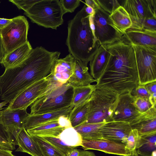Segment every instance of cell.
Listing matches in <instances>:
<instances>
[{
  "label": "cell",
  "mask_w": 156,
  "mask_h": 156,
  "mask_svg": "<svg viewBox=\"0 0 156 156\" xmlns=\"http://www.w3.org/2000/svg\"><path fill=\"white\" fill-rule=\"evenodd\" d=\"M33 49L28 41L24 44L6 54L2 64L5 69L15 67L22 63Z\"/></svg>",
  "instance_id": "25"
},
{
  "label": "cell",
  "mask_w": 156,
  "mask_h": 156,
  "mask_svg": "<svg viewBox=\"0 0 156 156\" xmlns=\"http://www.w3.org/2000/svg\"><path fill=\"white\" fill-rule=\"evenodd\" d=\"M12 152V150L0 148V156H15Z\"/></svg>",
  "instance_id": "46"
},
{
  "label": "cell",
  "mask_w": 156,
  "mask_h": 156,
  "mask_svg": "<svg viewBox=\"0 0 156 156\" xmlns=\"http://www.w3.org/2000/svg\"><path fill=\"white\" fill-rule=\"evenodd\" d=\"M121 6L131 17L156 18V0H126Z\"/></svg>",
  "instance_id": "13"
},
{
  "label": "cell",
  "mask_w": 156,
  "mask_h": 156,
  "mask_svg": "<svg viewBox=\"0 0 156 156\" xmlns=\"http://www.w3.org/2000/svg\"><path fill=\"white\" fill-rule=\"evenodd\" d=\"M8 103V102H7L6 101H4L0 103V110L2 109V107L4 106H5Z\"/></svg>",
  "instance_id": "51"
},
{
  "label": "cell",
  "mask_w": 156,
  "mask_h": 156,
  "mask_svg": "<svg viewBox=\"0 0 156 156\" xmlns=\"http://www.w3.org/2000/svg\"><path fill=\"white\" fill-rule=\"evenodd\" d=\"M87 66L75 59V66L73 74L67 83L73 88L87 86L96 82L88 72Z\"/></svg>",
  "instance_id": "21"
},
{
  "label": "cell",
  "mask_w": 156,
  "mask_h": 156,
  "mask_svg": "<svg viewBox=\"0 0 156 156\" xmlns=\"http://www.w3.org/2000/svg\"><path fill=\"white\" fill-rule=\"evenodd\" d=\"M30 115L27 112V110H12L6 107L2 111L0 116V124L3 126L15 141V137L17 133L23 127L25 121Z\"/></svg>",
  "instance_id": "12"
},
{
  "label": "cell",
  "mask_w": 156,
  "mask_h": 156,
  "mask_svg": "<svg viewBox=\"0 0 156 156\" xmlns=\"http://www.w3.org/2000/svg\"><path fill=\"white\" fill-rule=\"evenodd\" d=\"M6 55L5 50L0 36V64H2Z\"/></svg>",
  "instance_id": "44"
},
{
  "label": "cell",
  "mask_w": 156,
  "mask_h": 156,
  "mask_svg": "<svg viewBox=\"0 0 156 156\" xmlns=\"http://www.w3.org/2000/svg\"><path fill=\"white\" fill-rule=\"evenodd\" d=\"M132 129L128 122L112 121L105 123L101 128L100 132L104 139L126 144L128 136Z\"/></svg>",
  "instance_id": "14"
},
{
  "label": "cell",
  "mask_w": 156,
  "mask_h": 156,
  "mask_svg": "<svg viewBox=\"0 0 156 156\" xmlns=\"http://www.w3.org/2000/svg\"><path fill=\"white\" fill-rule=\"evenodd\" d=\"M121 39L131 45L156 47V31L129 28Z\"/></svg>",
  "instance_id": "16"
},
{
  "label": "cell",
  "mask_w": 156,
  "mask_h": 156,
  "mask_svg": "<svg viewBox=\"0 0 156 156\" xmlns=\"http://www.w3.org/2000/svg\"><path fill=\"white\" fill-rule=\"evenodd\" d=\"M119 95L111 91L95 89L89 100L88 112L84 123H105L112 121Z\"/></svg>",
  "instance_id": "5"
},
{
  "label": "cell",
  "mask_w": 156,
  "mask_h": 156,
  "mask_svg": "<svg viewBox=\"0 0 156 156\" xmlns=\"http://www.w3.org/2000/svg\"><path fill=\"white\" fill-rule=\"evenodd\" d=\"M73 108L71 105L55 111L37 115H30L25 121L23 127L27 130L39 124L57 119L61 116H67Z\"/></svg>",
  "instance_id": "20"
},
{
  "label": "cell",
  "mask_w": 156,
  "mask_h": 156,
  "mask_svg": "<svg viewBox=\"0 0 156 156\" xmlns=\"http://www.w3.org/2000/svg\"><path fill=\"white\" fill-rule=\"evenodd\" d=\"M108 19L110 25L121 37L132 24L129 14L121 5L109 15Z\"/></svg>",
  "instance_id": "22"
},
{
  "label": "cell",
  "mask_w": 156,
  "mask_h": 156,
  "mask_svg": "<svg viewBox=\"0 0 156 156\" xmlns=\"http://www.w3.org/2000/svg\"><path fill=\"white\" fill-rule=\"evenodd\" d=\"M89 100L74 107L68 115L71 125L74 128L85 122L88 112Z\"/></svg>",
  "instance_id": "28"
},
{
  "label": "cell",
  "mask_w": 156,
  "mask_h": 156,
  "mask_svg": "<svg viewBox=\"0 0 156 156\" xmlns=\"http://www.w3.org/2000/svg\"><path fill=\"white\" fill-rule=\"evenodd\" d=\"M134 98L131 92L119 95L118 102L112 116L113 121L131 123L140 113L134 103Z\"/></svg>",
  "instance_id": "11"
},
{
  "label": "cell",
  "mask_w": 156,
  "mask_h": 156,
  "mask_svg": "<svg viewBox=\"0 0 156 156\" xmlns=\"http://www.w3.org/2000/svg\"><path fill=\"white\" fill-rule=\"evenodd\" d=\"M137 156H139V155H138Z\"/></svg>",
  "instance_id": "52"
},
{
  "label": "cell",
  "mask_w": 156,
  "mask_h": 156,
  "mask_svg": "<svg viewBox=\"0 0 156 156\" xmlns=\"http://www.w3.org/2000/svg\"><path fill=\"white\" fill-rule=\"evenodd\" d=\"M15 140L16 145L18 146L16 151L26 153L32 156H43L37 143L24 127L17 133Z\"/></svg>",
  "instance_id": "19"
},
{
  "label": "cell",
  "mask_w": 156,
  "mask_h": 156,
  "mask_svg": "<svg viewBox=\"0 0 156 156\" xmlns=\"http://www.w3.org/2000/svg\"><path fill=\"white\" fill-rule=\"evenodd\" d=\"M2 111H0V116ZM0 135L6 140L9 141L15 146L16 145L15 141L12 137L6 131L3 125L0 124Z\"/></svg>",
  "instance_id": "41"
},
{
  "label": "cell",
  "mask_w": 156,
  "mask_h": 156,
  "mask_svg": "<svg viewBox=\"0 0 156 156\" xmlns=\"http://www.w3.org/2000/svg\"><path fill=\"white\" fill-rule=\"evenodd\" d=\"M43 137L63 153L65 156H68L72 149L74 148L67 145L57 137Z\"/></svg>",
  "instance_id": "34"
},
{
  "label": "cell",
  "mask_w": 156,
  "mask_h": 156,
  "mask_svg": "<svg viewBox=\"0 0 156 156\" xmlns=\"http://www.w3.org/2000/svg\"><path fill=\"white\" fill-rule=\"evenodd\" d=\"M60 54L58 51L37 47L20 64L5 69L0 76L1 100L10 103L23 90L46 77Z\"/></svg>",
  "instance_id": "1"
},
{
  "label": "cell",
  "mask_w": 156,
  "mask_h": 156,
  "mask_svg": "<svg viewBox=\"0 0 156 156\" xmlns=\"http://www.w3.org/2000/svg\"><path fill=\"white\" fill-rule=\"evenodd\" d=\"M134 98L135 106L140 113L147 112L154 106L153 105L148 99L136 97H134Z\"/></svg>",
  "instance_id": "36"
},
{
  "label": "cell",
  "mask_w": 156,
  "mask_h": 156,
  "mask_svg": "<svg viewBox=\"0 0 156 156\" xmlns=\"http://www.w3.org/2000/svg\"><path fill=\"white\" fill-rule=\"evenodd\" d=\"M134 52L139 84L156 81V47L131 45Z\"/></svg>",
  "instance_id": "8"
},
{
  "label": "cell",
  "mask_w": 156,
  "mask_h": 156,
  "mask_svg": "<svg viewBox=\"0 0 156 156\" xmlns=\"http://www.w3.org/2000/svg\"><path fill=\"white\" fill-rule=\"evenodd\" d=\"M58 120L60 125L65 128L72 127L67 116H61L58 118Z\"/></svg>",
  "instance_id": "43"
},
{
  "label": "cell",
  "mask_w": 156,
  "mask_h": 156,
  "mask_svg": "<svg viewBox=\"0 0 156 156\" xmlns=\"http://www.w3.org/2000/svg\"><path fill=\"white\" fill-rule=\"evenodd\" d=\"M59 2L66 13L68 12L72 13L80 5L81 1L61 0Z\"/></svg>",
  "instance_id": "37"
},
{
  "label": "cell",
  "mask_w": 156,
  "mask_h": 156,
  "mask_svg": "<svg viewBox=\"0 0 156 156\" xmlns=\"http://www.w3.org/2000/svg\"><path fill=\"white\" fill-rule=\"evenodd\" d=\"M45 92L31 105L30 115L55 111L71 105L73 88L66 83L61 84L52 77Z\"/></svg>",
  "instance_id": "4"
},
{
  "label": "cell",
  "mask_w": 156,
  "mask_h": 156,
  "mask_svg": "<svg viewBox=\"0 0 156 156\" xmlns=\"http://www.w3.org/2000/svg\"><path fill=\"white\" fill-rule=\"evenodd\" d=\"M145 86L150 95V102L153 105L156 106V81L149 83Z\"/></svg>",
  "instance_id": "40"
},
{
  "label": "cell",
  "mask_w": 156,
  "mask_h": 156,
  "mask_svg": "<svg viewBox=\"0 0 156 156\" xmlns=\"http://www.w3.org/2000/svg\"><path fill=\"white\" fill-rule=\"evenodd\" d=\"M131 28L156 31V18H136L130 17Z\"/></svg>",
  "instance_id": "32"
},
{
  "label": "cell",
  "mask_w": 156,
  "mask_h": 156,
  "mask_svg": "<svg viewBox=\"0 0 156 156\" xmlns=\"http://www.w3.org/2000/svg\"><path fill=\"white\" fill-rule=\"evenodd\" d=\"M110 53L104 45H100L90 61V75L96 81L100 77L107 62Z\"/></svg>",
  "instance_id": "23"
},
{
  "label": "cell",
  "mask_w": 156,
  "mask_h": 156,
  "mask_svg": "<svg viewBox=\"0 0 156 156\" xmlns=\"http://www.w3.org/2000/svg\"><path fill=\"white\" fill-rule=\"evenodd\" d=\"M96 1L100 8L109 15L121 5L116 0H96Z\"/></svg>",
  "instance_id": "35"
},
{
  "label": "cell",
  "mask_w": 156,
  "mask_h": 156,
  "mask_svg": "<svg viewBox=\"0 0 156 156\" xmlns=\"http://www.w3.org/2000/svg\"><path fill=\"white\" fill-rule=\"evenodd\" d=\"M156 106L140 113L130 124L136 129L140 136L156 132Z\"/></svg>",
  "instance_id": "17"
},
{
  "label": "cell",
  "mask_w": 156,
  "mask_h": 156,
  "mask_svg": "<svg viewBox=\"0 0 156 156\" xmlns=\"http://www.w3.org/2000/svg\"><path fill=\"white\" fill-rule=\"evenodd\" d=\"M29 28L28 22L24 16L12 19L0 30V36L6 54L26 43Z\"/></svg>",
  "instance_id": "7"
},
{
  "label": "cell",
  "mask_w": 156,
  "mask_h": 156,
  "mask_svg": "<svg viewBox=\"0 0 156 156\" xmlns=\"http://www.w3.org/2000/svg\"><path fill=\"white\" fill-rule=\"evenodd\" d=\"M57 137L65 144L70 147L75 148L81 146L82 138L73 127L65 128Z\"/></svg>",
  "instance_id": "30"
},
{
  "label": "cell",
  "mask_w": 156,
  "mask_h": 156,
  "mask_svg": "<svg viewBox=\"0 0 156 156\" xmlns=\"http://www.w3.org/2000/svg\"><path fill=\"white\" fill-rule=\"evenodd\" d=\"M126 144L107 140H83L81 146L84 150H94L106 153L123 156H129L125 149Z\"/></svg>",
  "instance_id": "15"
},
{
  "label": "cell",
  "mask_w": 156,
  "mask_h": 156,
  "mask_svg": "<svg viewBox=\"0 0 156 156\" xmlns=\"http://www.w3.org/2000/svg\"><path fill=\"white\" fill-rule=\"evenodd\" d=\"M0 148L13 150L15 146L0 135Z\"/></svg>",
  "instance_id": "42"
},
{
  "label": "cell",
  "mask_w": 156,
  "mask_h": 156,
  "mask_svg": "<svg viewBox=\"0 0 156 156\" xmlns=\"http://www.w3.org/2000/svg\"><path fill=\"white\" fill-rule=\"evenodd\" d=\"M109 14L100 8L95 10L93 16L94 35L101 45L112 43L121 39V37L110 24Z\"/></svg>",
  "instance_id": "10"
},
{
  "label": "cell",
  "mask_w": 156,
  "mask_h": 156,
  "mask_svg": "<svg viewBox=\"0 0 156 156\" xmlns=\"http://www.w3.org/2000/svg\"><path fill=\"white\" fill-rule=\"evenodd\" d=\"M39 0H24L9 1L13 4L16 5L17 8L23 10L24 12L27 11L35 3Z\"/></svg>",
  "instance_id": "38"
},
{
  "label": "cell",
  "mask_w": 156,
  "mask_h": 156,
  "mask_svg": "<svg viewBox=\"0 0 156 156\" xmlns=\"http://www.w3.org/2000/svg\"><path fill=\"white\" fill-rule=\"evenodd\" d=\"M80 150L73 148L71 151L68 156H79Z\"/></svg>",
  "instance_id": "50"
},
{
  "label": "cell",
  "mask_w": 156,
  "mask_h": 156,
  "mask_svg": "<svg viewBox=\"0 0 156 156\" xmlns=\"http://www.w3.org/2000/svg\"><path fill=\"white\" fill-rule=\"evenodd\" d=\"M136 151L140 156H156V132L140 136Z\"/></svg>",
  "instance_id": "26"
},
{
  "label": "cell",
  "mask_w": 156,
  "mask_h": 156,
  "mask_svg": "<svg viewBox=\"0 0 156 156\" xmlns=\"http://www.w3.org/2000/svg\"><path fill=\"white\" fill-rule=\"evenodd\" d=\"M12 20L11 19H7L0 18V30L6 25L9 23Z\"/></svg>",
  "instance_id": "47"
},
{
  "label": "cell",
  "mask_w": 156,
  "mask_h": 156,
  "mask_svg": "<svg viewBox=\"0 0 156 156\" xmlns=\"http://www.w3.org/2000/svg\"><path fill=\"white\" fill-rule=\"evenodd\" d=\"M105 123H85L74 128L80 134L83 140H100L104 139L100 133V130Z\"/></svg>",
  "instance_id": "27"
},
{
  "label": "cell",
  "mask_w": 156,
  "mask_h": 156,
  "mask_svg": "<svg viewBox=\"0 0 156 156\" xmlns=\"http://www.w3.org/2000/svg\"><path fill=\"white\" fill-rule=\"evenodd\" d=\"M85 4L87 6H90L92 8L95 10L100 8L96 0H86Z\"/></svg>",
  "instance_id": "45"
},
{
  "label": "cell",
  "mask_w": 156,
  "mask_h": 156,
  "mask_svg": "<svg viewBox=\"0 0 156 156\" xmlns=\"http://www.w3.org/2000/svg\"><path fill=\"white\" fill-rule=\"evenodd\" d=\"M75 61L70 53L64 58H58L54 63L50 73L60 83L65 84L73 73Z\"/></svg>",
  "instance_id": "18"
},
{
  "label": "cell",
  "mask_w": 156,
  "mask_h": 156,
  "mask_svg": "<svg viewBox=\"0 0 156 156\" xmlns=\"http://www.w3.org/2000/svg\"><path fill=\"white\" fill-rule=\"evenodd\" d=\"M51 83V78L49 74L23 90L9 103L7 108L12 110H27L45 92Z\"/></svg>",
  "instance_id": "9"
},
{
  "label": "cell",
  "mask_w": 156,
  "mask_h": 156,
  "mask_svg": "<svg viewBox=\"0 0 156 156\" xmlns=\"http://www.w3.org/2000/svg\"><path fill=\"white\" fill-rule=\"evenodd\" d=\"M86 5L68 23L66 44L74 58L87 66L100 44L91 29Z\"/></svg>",
  "instance_id": "3"
},
{
  "label": "cell",
  "mask_w": 156,
  "mask_h": 156,
  "mask_svg": "<svg viewBox=\"0 0 156 156\" xmlns=\"http://www.w3.org/2000/svg\"><path fill=\"white\" fill-rule=\"evenodd\" d=\"M134 97H139L150 99V95L145 85L139 84L131 92Z\"/></svg>",
  "instance_id": "39"
},
{
  "label": "cell",
  "mask_w": 156,
  "mask_h": 156,
  "mask_svg": "<svg viewBox=\"0 0 156 156\" xmlns=\"http://www.w3.org/2000/svg\"><path fill=\"white\" fill-rule=\"evenodd\" d=\"M85 11L86 13L90 16L93 15L95 13V10L91 7L86 5Z\"/></svg>",
  "instance_id": "49"
},
{
  "label": "cell",
  "mask_w": 156,
  "mask_h": 156,
  "mask_svg": "<svg viewBox=\"0 0 156 156\" xmlns=\"http://www.w3.org/2000/svg\"><path fill=\"white\" fill-rule=\"evenodd\" d=\"M65 13L59 1L39 0L24 14L33 23L56 30L63 24V16Z\"/></svg>",
  "instance_id": "6"
},
{
  "label": "cell",
  "mask_w": 156,
  "mask_h": 156,
  "mask_svg": "<svg viewBox=\"0 0 156 156\" xmlns=\"http://www.w3.org/2000/svg\"><path fill=\"white\" fill-rule=\"evenodd\" d=\"M31 136L38 145L43 156H65L43 137Z\"/></svg>",
  "instance_id": "31"
},
{
  "label": "cell",
  "mask_w": 156,
  "mask_h": 156,
  "mask_svg": "<svg viewBox=\"0 0 156 156\" xmlns=\"http://www.w3.org/2000/svg\"><path fill=\"white\" fill-rule=\"evenodd\" d=\"M58 118L36 126L27 131L31 136L44 137H57L65 129L58 122Z\"/></svg>",
  "instance_id": "24"
},
{
  "label": "cell",
  "mask_w": 156,
  "mask_h": 156,
  "mask_svg": "<svg viewBox=\"0 0 156 156\" xmlns=\"http://www.w3.org/2000/svg\"><path fill=\"white\" fill-rule=\"evenodd\" d=\"M79 156H96L94 153L86 150H80Z\"/></svg>",
  "instance_id": "48"
},
{
  "label": "cell",
  "mask_w": 156,
  "mask_h": 156,
  "mask_svg": "<svg viewBox=\"0 0 156 156\" xmlns=\"http://www.w3.org/2000/svg\"><path fill=\"white\" fill-rule=\"evenodd\" d=\"M104 45L110 55L103 72L96 81V89L111 91L119 95L131 92L139 85L132 46L121 39Z\"/></svg>",
  "instance_id": "2"
},
{
  "label": "cell",
  "mask_w": 156,
  "mask_h": 156,
  "mask_svg": "<svg viewBox=\"0 0 156 156\" xmlns=\"http://www.w3.org/2000/svg\"><path fill=\"white\" fill-rule=\"evenodd\" d=\"M95 84L73 88V95L71 105L73 107L79 105L88 100L95 89Z\"/></svg>",
  "instance_id": "29"
},
{
  "label": "cell",
  "mask_w": 156,
  "mask_h": 156,
  "mask_svg": "<svg viewBox=\"0 0 156 156\" xmlns=\"http://www.w3.org/2000/svg\"><path fill=\"white\" fill-rule=\"evenodd\" d=\"M140 137L137 131L132 129L128 136L125 146V149L129 156L138 155L136 150Z\"/></svg>",
  "instance_id": "33"
}]
</instances>
